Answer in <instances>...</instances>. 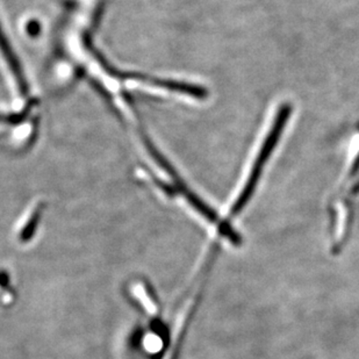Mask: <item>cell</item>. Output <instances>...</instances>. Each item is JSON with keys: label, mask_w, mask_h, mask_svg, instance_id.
I'll return each instance as SVG.
<instances>
[{"label": "cell", "mask_w": 359, "mask_h": 359, "mask_svg": "<svg viewBox=\"0 0 359 359\" xmlns=\"http://www.w3.org/2000/svg\"><path fill=\"white\" fill-rule=\"evenodd\" d=\"M0 51L3 57L10 67L11 72L13 74L14 79L18 81L17 84L20 88L21 95H28V84L24 77V72L21 69L20 63L18 61L17 56L14 54L13 49L11 47L10 42L7 40L6 35L4 34L3 28L0 26Z\"/></svg>", "instance_id": "obj_2"}, {"label": "cell", "mask_w": 359, "mask_h": 359, "mask_svg": "<svg viewBox=\"0 0 359 359\" xmlns=\"http://www.w3.org/2000/svg\"><path fill=\"white\" fill-rule=\"evenodd\" d=\"M29 109H31V106H28V109H24L20 114H1L0 113V122H5V123H10V125L18 123V122H20L21 120H24L26 118Z\"/></svg>", "instance_id": "obj_3"}, {"label": "cell", "mask_w": 359, "mask_h": 359, "mask_svg": "<svg viewBox=\"0 0 359 359\" xmlns=\"http://www.w3.org/2000/svg\"><path fill=\"white\" fill-rule=\"evenodd\" d=\"M291 112L292 106L290 104H284L279 109L278 114L276 116L271 130L269 133L268 137L265 139L261 151H259L257 158L255 161L254 166H252L250 176H249L247 183H245V187H243V190L235 201L234 206L231 208V217H238L252 197L256 187H257L258 180L261 178L262 171L264 169L265 163L269 160V157L275 149L276 144L278 143L279 137H280L281 133H283V129H284L288 118L291 116Z\"/></svg>", "instance_id": "obj_1"}, {"label": "cell", "mask_w": 359, "mask_h": 359, "mask_svg": "<svg viewBox=\"0 0 359 359\" xmlns=\"http://www.w3.org/2000/svg\"><path fill=\"white\" fill-rule=\"evenodd\" d=\"M39 32H40V25L36 21H31L29 24L27 25V33L31 35V36H36L39 34Z\"/></svg>", "instance_id": "obj_4"}]
</instances>
